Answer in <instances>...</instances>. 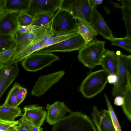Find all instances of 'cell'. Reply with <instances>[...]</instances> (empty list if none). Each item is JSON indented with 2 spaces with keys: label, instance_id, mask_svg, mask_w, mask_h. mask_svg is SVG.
<instances>
[{
  "label": "cell",
  "instance_id": "6da1fadb",
  "mask_svg": "<svg viewBox=\"0 0 131 131\" xmlns=\"http://www.w3.org/2000/svg\"><path fill=\"white\" fill-rule=\"evenodd\" d=\"M116 54L118 62V81L114 85L112 94L113 97H123L128 83H131V55H124L119 51Z\"/></svg>",
  "mask_w": 131,
  "mask_h": 131
},
{
  "label": "cell",
  "instance_id": "7a4b0ae2",
  "mask_svg": "<svg viewBox=\"0 0 131 131\" xmlns=\"http://www.w3.org/2000/svg\"><path fill=\"white\" fill-rule=\"evenodd\" d=\"M109 74L104 69L92 72L84 79L79 90L83 96L90 99L101 92L108 82Z\"/></svg>",
  "mask_w": 131,
  "mask_h": 131
},
{
  "label": "cell",
  "instance_id": "3957f363",
  "mask_svg": "<svg viewBox=\"0 0 131 131\" xmlns=\"http://www.w3.org/2000/svg\"><path fill=\"white\" fill-rule=\"evenodd\" d=\"M105 43L95 38L86 43L79 50L77 56L79 60L90 69H93L100 65L101 57L106 49Z\"/></svg>",
  "mask_w": 131,
  "mask_h": 131
},
{
  "label": "cell",
  "instance_id": "277c9868",
  "mask_svg": "<svg viewBox=\"0 0 131 131\" xmlns=\"http://www.w3.org/2000/svg\"><path fill=\"white\" fill-rule=\"evenodd\" d=\"M78 22L77 19L66 10L59 9L53 15L51 28L55 35L78 32Z\"/></svg>",
  "mask_w": 131,
  "mask_h": 131
},
{
  "label": "cell",
  "instance_id": "5b68a950",
  "mask_svg": "<svg viewBox=\"0 0 131 131\" xmlns=\"http://www.w3.org/2000/svg\"><path fill=\"white\" fill-rule=\"evenodd\" d=\"M59 59L58 57L51 53L36 52L23 59L21 64L25 70L36 72Z\"/></svg>",
  "mask_w": 131,
  "mask_h": 131
},
{
  "label": "cell",
  "instance_id": "8992f818",
  "mask_svg": "<svg viewBox=\"0 0 131 131\" xmlns=\"http://www.w3.org/2000/svg\"><path fill=\"white\" fill-rule=\"evenodd\" d=\"M59 9L68 11L77 19L91 23L92 10L89 0H61Z\"/></svg>",
  "mask_w": 131,
  "mask_h": 131
},
{
  "label": "cell",
  "instance_id": "52a82bcc",
  "mask_svg": "<svg viewBox=\"0 0 131 131\" xmlns=\"http://www.w3.org/2000/svg\"><path fill=\"white\" fill-rule=\"evenodd\" d=\"M51 23L52 21L44 26L25 33H21L17 31L14 36L16 46L18 48L17 50L29 45L42 43L40 41L42 37L51 30Z\"/></svg>",
  "mask_w": 131,
  "mask_h": 131
},
{
  "label": "cell",
  "instance_id": "ba28073f",
  "mask_svg": "<svg viewBox=\"0 0 131 131\" xmlns=\"http://www.w3.org/2000/svg\"><path fill=\"white\" fill-rule=\"evenodd\" d=\"M86 44L85 40L78 33L68 39L36 52L51 53L54 52H67L79 50Z\"/></svg>",
  "mask_w": 131,
  "mask_h": 131
},
{
  "label": "cell",
  "instance_id": "9c48e42d",
  "mask_svg": "<svg viewBox=\"0 0 131 131\" xmlns=\"http://www.w3.org/2000/svg\"><path fill=\"white\" fill-rule=\"evenodd\" d=\"M61 0H30L26 13L34 17L39 14L53 15L59 8Z\"/></svg>",
  "mask_w": 131,
  "mask_h": 131
},
{
  "label": "cell",
  "instance_id": "30bf717a",
  "mask_svg": "<svg viewBox=\"0 0 131 131\" xmlns=\"http://www.w3.org/2000/svg\"><path fill=\"white\" fill-rule=\"evenodd\" d=\"M65 73L64 71L61 70L40 77L31 91L32 94L40 97L45 94L61 79Z\"/></svg>",
  "mask_w": 131,
  "mask_h": 131
},
{
  "label": "cell",
  "instance_id": "8fae6325",
  "mask_svg": "<svg viewBox=\"0 0 131 131\" xmlns=\"http://www.w3.org/2000/svg\"><path fill=\"white\" fill-rule=\"evenodd\" d=\"M19 71L18 63L10 61L0 70V99L14 80Z\"/></svg>",
  "mask_w": 131,
  "mask_h": 131
},
{
  "label": "cell",
  "instance_id": "7c38bea8",
  "mask_svg": "<svg viewBox=\"0 0 131 131\" xmlns=\"http://www.w3.org/2000/svg\"><path fill=\"white\" fill-rule=\"evenodd\" d=\"M92 120L98 131H116L108 110H99L97 106L92 108Z\"/></svg>",
  "mask_w": 131,
  "mask_h": 131
},
{
  "label": "cell",
  "instance_id": "4fadbf2b",
  "mask_svg": "<svg viewBox=\"0 0 131 131\" xmlns=\"http://www.w3.org/2000/svg\"><path fill=\"white\" fill-rule=\"evenodd\" d=\"M24 113L19 120H26L37 127H41L46 118L47 112L41 106L35 104L25 106Z\"/></svg>",
  "mask_w": 131,
  "mask_h": 131
},
{
  "label": "cell",
  "instance_id": "5bb4252c",
  "mask_svg": "<svg viewBox=\"0 0 131 131\" xmlns=\"http://www.w3.org/2000/svg\"><path fill=\"white\" fill-rule=\"evenodd\" d=\"M19 13L4 11L0 13V34L14 36L19 25Z\"/></svg>",
  "mask_w": 131,
  "mask_h": 131
},
{
  "label": "cell",
  "instance_id": "9a60e30c",
  "mask_svg": "<svg viewBox=\"0 0 131 131\" xmlns=\"http://www.w3.org/2000/svg\"><path fill=\"white\" fill-rule=\"evenodd\" d=\"M46 108L47 111L46 121L49 124L52 125L61 120L70 110L64 102L58 101L52 104H47Z\"/></svg>",
  "mask_w": 131,
  "mask_h": 131
},
{
  "label": "cell",
  "instance_id": "2e32d148",
  "mask_svg": "<svg viewBox=\"0 0 131 131\" xmlns=\"http://www.w3.org/2000/svg\"><path fill=\"white\" fill-rule=\"evenodd\" d=\"M90 25L98 34L104 38L111 40L114 37L112 31L100 13L96 10H92Z\"/></svg>",
  "mask_w": 131,
  "mask_h": 131
},
{
  "label": "cell",
  "instance_id": "e0dca14e",
  "mask_svg": "<svg viewBox=\"0 0 131 131\" xmlns=\"http://www.w3.org/2000/svg\"><path fill=\"white\" fill-rule=\"evenodd\" d=\"M100 65L109 74L117 75L118 60L114 51L106 49L100 60Z\"/></svg>",
  "mask_w": 131,
  "mask_h": 131
},
{
  "label": "cell",
  "instance_id": "ac0fdd59",
  "mask_svg": "<svg viewBox=\"0 0 131 131\" xmlns=\"http://www.w3.org/2000/svg\"><path fill=\"white\" fill-rule=\"evenodd\" d=\"M30 0H4V11L19 13H26Z\"/></svg>",
  "mask_w": 131,
  "mask_h": 131
},
{
  "label": "cell",
  "instance_id": "d6986e66",
  "mask_svg": "<svg viewBox=\"0 0 131 131\" xmlns=\"http://www.w3.org/2000/svg\"><path fill=\"white\" fill-rule=\"evenodd\" d=\"M78 22V32L86 41V43L91 42L98 34L92 26L86 22L77 19Z\"/></svg>",
  "mask_w": 131,
  "mask_h": 131
},
{
  "label": "cell",
  "instance_id": "ffe728a7",
  "mask_svg": "<svg viewBox=\"0 0 131 131\" xmlns=\"http://www.w3.org/2000/svg\"><path fill=\"white\" fill-rule=\"evenodd\" d=\"M22 116L19 107H13L4 105L0 106V119L8 122L15 121V118Z\"/></svg>",
  "mask_w": 131,
  "mask_h": 131
},
{
  "label": "cell",
  "instance_id": "44dd1931",
  "mask_svg": "<svg viewBox=\"0 0 131 131\" xmlns=\"http://www.w3.org/2000/svg\"><path fill=\"white\" fill-rule=\"evenodd\" d=\"M42 44L40 43L29 45L18 50L10 61L17 63L22 61L32 53L40 50Z\"/></svg>",
  "mask_w": 131,
  "mask_h": 131
},
{
  "label": "cell",
  "instance_id": "7402d4cb",
  "mask_svg": "<svg viewBox=\"0 0 131 131\" xmlns=\"http://www.w3.org/2000/svg\"><path fill=\"white\" fill-rule=\"evenodd\" d=\"M122 9L126 28V36L131 37V0H121Z\"/></svg>",
  "mask_w": 131,
  "mask_h": 131
},
{
  "label": "cell",
  "instance_id": "603a6c76",
  "mask_svg": "<svg viewBox=\"0 0 131 131\" xmlns=\"http://www.w3.org/2000/svg\"><path fill=\"white\" fill-rule=\"evenodd\" d=\"M124 102L122 106L123 111L127 119L131 121V83H129L123 96Z\"/></svg>",
  "mask_w": 131,
  "mask_h": 131
},
{
  "label": "cell",
  "instance_id": "cb8c5ba5",
  "mask_svg": "<svg viewBox=\"0 0 131 131\" xmlns=\"http://www.w3.org/2000/svg\"><path fill=\"white\" fill-rule=\"evenodd\" d=\"M20 84L15 83L9 91L3 105L9 107H17L19 106L17 100V94L20 86Z\"/></svg>",
  "mask_w": 131,
  "mask_h": 131
},
{
  "label": "cell",
  "instance_id": "d4e9b609",
  "mask_svg": "<svg viewBox=\"0 0 131 131\" xmlns=\"http://www.w3.org/2000/svg\"><path fill=\"white\" fill-rule=\"evenodd\" d=\"M16 45L13 36L0 34V52L13 47Z\"/></svg>",
  "mask_w": 131,
  "mask_h": 131
},
{
  "label": "cell",
  "instance_id": "484cf974",
  "mask_svg": "<svg viewBox=\"0 0 131 131\" xmlns=\"http://www.w3.org/2000/svg\"><path fill=\"white\" fill-rule=\"evenodd\" d=\"M78 33V32L77 31L66 35H54L48 40L42 43L40 50L68 39Z\"/></svg>",
  "mask_w": 131,
  "mask_h": 131
},
{
  "label": "cell",
  "instance_id": "4316f807",
  "mask_svg": "<svg viewBox=\"0 0 131 131\" xmlns=\"http://www.w3.org/2000/svg\"><path fill=\"white\" fill-rule=\"evenodd\" d=\"M110 41L112 45L120 46L131 52V37L127 36L123 38H116L114 37Z\"/></svg>",
  "mask_w": 131,
  "mask_h": 131
},
{
  "label": "cell",
  "instance_id": "83f0119b",
  "mask_svg": "<svg viewBox=\"0 0 131 131\" xmlns=\"http://www.w3.org/2000/svg\"><path fill=\"white\" fill-rule=\"evenodd\" d=\"M53 15L46 14L37 15L33 17L30 25L39 27L44 26L52 20Z\"/></svg>",
  "mask_w": 131,
  "mask_h": 131
},
{
  "label": "cell",
  "instance_id": "f1b7e54d",
  "mask_svg": "<svg viewBox=\"0 0 131 131\" xmlns=\"http://www.w3.org/2000/svg\"><path fill=\"white\" fill-rule=\"evenodd\" d=\"M18 48L15 46L0 52V62L6 64L10 62L16 52Z\"/></svg>",
  "mask_w": 131,
  "mask_h": 131
},
{
  "label": "cell",
  "instance_id": "f546056e",
  "mask_svg": "<svg viewBox=\"0 0 131 131\" xmlns=\"http://www.w3.org/2000/svg\"><path fill=\"white\" fill-rule=\"evenodd\" d=\"M104 96L112 122L116 131H122L121 128L113 107L106 94Z\"/></svg>",
  "mask_w": 131,
  "mask_h": 131
},
{
  "label": "cell",
  "instance_id": "4dcf8cb0",
  "mask_svg": "<svg viewBox=\"0 0 131 131\" xmlns=\"http://www.w3.org/2000/svg\"><path fill=\"white\" fill-rule=\"evenodd\" d=\"M33 19V17L28 15L27 13H19L18 17L19 26H26L30 25Z\"/></svg>",
  "mask_w": 131,
  "mask_h": 131
},
{
  "label": "cell",
  "instance_id": "1f68e13d",
  "mask_svg": "<svg viewBox=\"0 0 131 131\" xmlns=\"http://www.w3.org/2000/svg\"><path fill=\"white\" fill-rule=\"evenodd\" d=\"M18 122V121L8 122L0 119V131L15 130V126L17 125Z\"/></svg>",
  "mask_w": 131,
  "mask_h": 131
},
{
  "label": "cell",
  "instance_id": "d6a6232c",
  "mask_svg": "<svg viewBox=\"0 0 131 131\" xmlns=\"http://www.w3.org/2000/svg\"><path fill=\"white\" fill-rule=\"evenodd\" d=\"M38 27L31 25L26 26H19L17 31L21 33H25L30 31Z\"/></svg>",
  "mask_w": 131,
  "mask_h": 131
},
{
  "label": "cell",
  "instance_id": "836d02e7",
  "mask_svg": "<svg viewBox=\"0 0 131 131\" xmlns=\"http://www.w3.org/2000/svg\"><path fill=\"white\" fill-rule=\"evenodd\" d=\"M90 6L92 10H96L98 6L101 4L103 0H89Z\"/></svg>",
  "mask_w": 131,
  "mask_h": 131
},
{
  "label": "cell",
  "instance_id": "e575fe53",
  "mask_svg": "<svg viewBox=\"0 0 131 131\" xmlns=\"http://www.w3.org/2000/svg\"><path fill=\"white\" fill-rule=\"evenodd\" d=\"M108 82L109 83L116 84L118 81V77L117 74H109L107 78Z\"/></svg>",
  "mask_w": 131,
  "mask_h": 131
},
{
  "label": "cell",
  "instance_id": "d590c367",
  "mask_svg": "<svg viewBox=\"0 0 131 131\" xmlns=\"http://www.w3.org/2000/svg\"><path fill=\"white\" fill-rule=\"evenodd\" d=\"M124 99L123 96H118L115 97L114 100V104L118 106H122L123 104Z\"/></svg>",
  "mask_w": 131,
  "mask_h": 131
},
{
  "label": "cell",
  "instance_id": "8d00e7d4",
  "mask_svg": "<svg viewBox=\"0 0 131 131\" xmlns=\"http://www.w3.org/2000/svg\"><path fill=\"white\" fill-rule=\"evenodd\" d=\"M43 128L41 127H37L32 125L31 128V131H42Z\"/></svg>",
  "mask_w": 131,
  "mask_h": 131
},
{
  "label": "cell",
  "instance_id": "74e56055",
  "mask_svg": "<svg viewBox=\"0 0 131 131\" xmlns=\"http://www.w3.org/2000/svg\"><path fill=\"white\" fill-rule=\"evenodd\" d=\"M109 1L112 4L113 6L116 8H122L121 6H120L119 4L118 3H116L113 1L109 0Z\"/></svg>",
  "mask_w": 131,
  "mask_h": 131
},
{
  "label": "cell",
  "instance_id": "f35d334b",
  "mask_svg": "<svg viewBox=\"0 0 131 131\" xmlns=\"http://www.w3.org/2000/svg\"><path fill=\"white\" fill-rule=\"evenodd\" d=\"M15 129L17 131H30L27 129L19 126L17 125L16 126Z\"/></svg>",
  "mask_w": 131,
  "mask_h": 131
},
{
  "label": "cell",
  "instance_id": "ab89813d",
  "mask_svg": "<svg viewBox=\"0 0 131 131\" xmlns=\"http://www.w3.org/2000/svg\"><path fill=\"white\" fill-rule=\"evenodd\" d=\"M5 65L0 62V70L4 67Z\"/></svg>",
  "mask_w": 131,
  "mask_h": 131
},
{
  "label": "cell",
  "instance_id": "60d3db41",
  "mask_svg": "<svg viewBox=\"0 0 131 131\" xmlns=\"http://www.w3.org/2000/svg\"><path fill=\"white\" fill-rule=\"evenodd\" d=\"M17 131L16 130H8V131Z\"/></svg>",
  "mask_w": 131,
  "mask_h": 131
}]
</instances>
